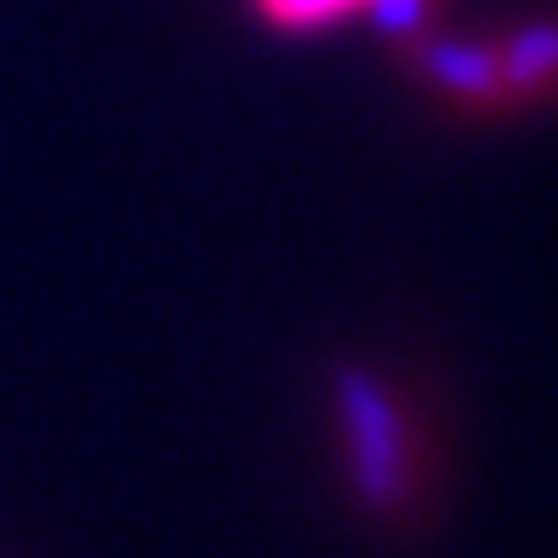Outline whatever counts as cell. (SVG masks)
Segmentation results:
<instances>
[{
	"label": "cell",
	"instance_id": "4",
	"mask_svg": "<svg viewBox=\"0 0 558 558\" xmlns=\"http://www.w3.org/2000/svg\"><path fill=\"white\" fill-rule=\"evenodd\" d=\"M269 26H284V32H311V26H337V21L357 16L362 0H254Z\"/></svg>",
	"mask_w": 558,
	"mask_h": 558
},
{
	"label": "cell",
	"instance_id": "1",
	"mask_svg": "<svg viewBox=\"0 0 558 558\" xmlns=\"http://www.w3.org/2000/svg\"><path fill=\"white\" fill-rule=\"evenodd\" d=\"M337 403L362 501L373 512H399L414 492V445H409V418L399 399L373 373H341Z\"/></svg>",
	"mask_w": 558,
	"mask_h": 558
},
{
	"label": "cell",
	"instance_id": "2",
	"mask_svg": "<svg viewBox=\"0 0 558 558\" xmlns=\"http://www.w3.org/2000/svg\"><path fill=\"white\" fill-rule=\"evenodd\" d=\"M414 62L424 83H435L445 99L471 104V109H507V88L497 73V47L471 37H435L418 41Z\"/></svg>",
	"mask_w": 558,
	"mask_h": 558
},
{
	"label": "cell",
	"instance_id": "3",
	"mask_svg": "<svg viewBox=\"0 0 558 558\" xmlns=\"http://www.w3.org/2000/svg\"><path fill=\"white\" fill-rule=\"evenodd\" d=\"M497 47V73L507 88V104H538L558 94V16L522 21Z\"/></svg>",
	"mask_w": 558,
	"mask_h": 558
}]
</instances>
